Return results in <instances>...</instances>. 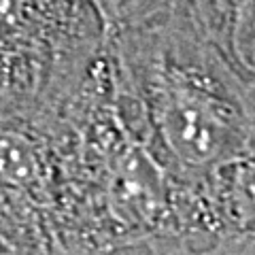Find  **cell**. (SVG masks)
Segmentation results:
<instances>
[{"mask_svg": "<svg viewBox=\"0 0 255 255\" xmlns=\"http://www.w3.org/2000/svg\"><path fill=\"white\" fill-rule=\"evenodd\" d=\"M115 79L151 151L187 185L255 145V94L187 0L107 26Z\"/></svg>", "mask_w": 255, "mask_h": 255, "instance_id": "1", "label": "cell"}, {"mask_svg": "<svg viewBox=\"0 0 255 255\" xmlns=\"http://www.w3.org/2000/svg\"><path fill=\"white\" fill-rule=\"evenodd\" d=\"M105 41L94 0H0V109L53 113L83 83Z\"/></svg>", "mask_w": 255, "mask_h": 255, "instance_id": "2", "label": "cell"}, {"mask_svg": "<svg viewBox=\"0 0 255 255\" xmlns=\"http://www.w3.org/2000/svg\"><path fill=\"white\" fill-rule=\"evenodd\" d=\"M64 172L45 117L0 109V234L15 253H62Z\"/></svg>", "mask_w": 255, "mask_h": 255, "instance_id": "3", "label": "cell"}, {"mask_svg": "<svg viewBox=\"0 0 255 255\" xmlns=\"http://www.w3.org/2000/svg\"><path fill=\"white\" fill-rule=\"evenodd\" d=\"M194 189V251L255 253V145Z\"/></svg>", "mask_w": 255, "mask_h": 255, "instance_id": "4", "label": "cell"}, {"mask_svg": "<svg viewBox=\"0 0 255 255\" xmlns=\"http://www.w3.org/2000/svg\"><path fill=\"white\" fill-rule=\"evenodd\" d=\"M223 58L255 94V0H187Z\"/></svg>", "mask_w": 255, "mask_h": 255, "instance_id": "5", "label": "cell"}, {"mask_svg": "<svg viewBox=\"0 0 255 255\" xmlns=\"http://www.w3.org/2000/svg\"><path fill=\"white\" fill-rule=\"evenodd\" d=\"M0 253H15V249H13V245L6 241V238L0 234Z\"/></svg>", "mask_w": 255, "mask_h": 255, "instance_id": "6", "label": "cell"}]
</instances>
